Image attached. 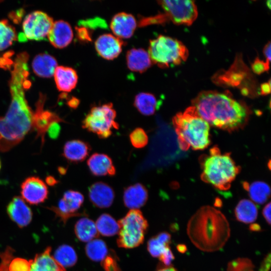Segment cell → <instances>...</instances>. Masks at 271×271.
Here are the masks:
<instances>
[{"mask_svg": "<svg viewBox=\"0 0 271 271\" xmlns=\"http://www.w3.org/2000/svg\"><path fill=\"white\" fill-rule=\"evenodd\" d=\"M271 43L269 41L264 47L263 52V54L266 58V61L267 62L269 63L270 61V47Z\"/></svg>", "mask_w": 271, "mask_h": 271, "instance_id": "cell-46", "label": "cell"}, {"mask_svg": "<svg viewBox=\"0 0 271 271\" xmlns=\"http://www.w3.org/2000/svg\"><path fill=\"white\" fill-rule=\"evenodd\" d=\"M123 42L120 39L111 34H103L99 36L95 42V49L103 58L112 60L121 52Z\"/></svg>", "mask_w": 271, "mask_h": 271, "instance_id": "cell-14", "label": "cell"}, {"mask_svg": "<svg viewBox=\"0 0 271 271\" xmlns=\"http://www.w3.org/2000/svg\"><path fill=\"white\" fill-rule=\"evenodd\" d=\"M158 3L166 18L175 24L190 25L198 16L197 8L193 1H160Z\"/></svg>", "mask_w": 271, "mask_h": 271, "instance_id": "cell-9", "label": "cell"}, {"mask_svg": "<svg viewBox=\"0 0 271 271\" xmlns=\"http://www.w3.org/2000/svg\"><path fill=\"white\" fill-rule=\"evenodd\" d=\"M91 150L86 142L74 140L67 142L64 146L63 156L68 161L78 163L84 161Z\"/></svg>", "mask_w": 271, "mask_h": 271, "instance_id": "cell-22", "label": "cell"}, {"mask_svg": "<svg viewBox=\"0 0 271 271\" xmlns=\"http://www.w3.org/2000/svg\"><path fill=\"white\" fill-rule=\"evenodd\" d=\"M7 211L11 219L20 228L29 225L32 219L31 208L20 196L13 197L7 205Z\"/></svg>", "mask_w": 271, "mask_h": 271, "instance_id": "cell-15", "label": "cell"}, {"mask_svg": "<svg viewBox=\"0 0 271 271\" xmlns=\"http://www.w3.org/2000/svg\"><path fill=\"white\" fill-rule=\"evenodd\" d=\"M1 160H0V169H1Z\"/></svg>", "mask_w": 271, "mask_h": 271, "instance_id": "cell-55", "label": "cell"}, {"mask_svg": "<svg viewBox=\"0 0 271 271\" xmlns=\"http://www.w3.org/2000/svg\"><path fill=\"white\" fill-rule=\"evenodd\" d=\"M251 68L255 73L260 74L269 69V63L256 58L251 64Z\"/></svg>", "mask_w": 271, "mask_h": 271, "instance_id": "cell-40", "label": "cell"}, {"mask_svg": "<svg viewBox=\"0 0 271 271\" xmlns=\"http://www.w3.org/2000/svg\"><path fill=\"white\" fill-rule=\"evenodd\" d=\"M159 258L167 266H169L172 264L173 260L175 259V257L170 247H168Z\"/></svg>", "mask_w": 271, "mask_h": 271, "instance_id": "cell-42", "label": "cell"}, {"mask_svg": "<svg viewBox=\"0 0 271 271\" xmlns=\"http://www.w3.org/2000/svg\"><path fill=\"white\" fill-rule=\"evenodd\" d=\"M60 130L61 127L58 122H55L50 125L47 131L50 138L56 139L58 137Z\"/></svg>", "mask_w": 271, "mask_h": 271, "instance_id": "cell-43", "label": "cell"}, {"mask_svg": "<svg viewBox=\"0 0 271 271\" xmlns=\"http://www.w3.org/2000/svg\"><path fill=\"white\" fill-rule=\"evenodd\" d=\"M266 4L267 6H268V8L270 9V1H267Z\"/></svg>", "mask_w": 271, "mask_h": 271, "instance_id": "cell-54", "label": "cell"}, {"mask_svg": "<svg viewBox=\"0 0 271 271\" xmlns=\"http://www.w3.org/2000/svg\"><path fill=\"white\" fill-rule=\"evenodd\" d=\"M84 201V196L79 192L68 190L64 194L57 206L49 207L54 212L56 216L59 217L64 224L73 217L86 215L85 213L78 212V210L82 206Z\"/></svg>", "mask_w": 271, "mask_h": 271, "instance_id": "cell-11", "label": "cell"}, {"mask_svg": "<svg viewBox=\"0 0 271 271\" xmlns=\"http://www.w3.org/2000/svg\"><path fill=\"white\" fill-rule=\"evenodd\" d=\"M31 264L32 259L14 257L9 264V271H30Z\"/></svg>", "mask_w": 271, "mask_h": 271, "instance_id": "cell-37", "label": "cell"}, {"mask_svg": "<svg viewBox=\"0 0 271 271\" xmlns=\"http://www.w3.org/2000/svg\"><path fill=\"white\" fill-rule=\"evenodd\" d=\"M134 105L142 114L151 115L155 113L158 103L156 97L153 94L141 92L136 96Z\"/></svg>", "mask_w": 271, "mask_h": 271, "instance_id": "cell-29", "label": "cell"}, {"mask_svg": "<svg viewBox=\"0 0 271 271\" xmlns=\"http://www.w3.org/2000/svg\"><path fill=\"white\" fill-rule=\"evenodd\" d=\"M67 104L70 107L76 108L79 104V100L76 98L72 97L68 101Z\"/></svg>", "mask_w": 271, "mask_h": 271, "instance_id": "cell-48", "label": "cell"}, {"mask_svg": "<svg viewBox=\"0 0 271 271\" xmlns=\"http://www.w3.org/2000/svg\"><path fill=\"white\" fill-rule=\"evenodd\" d=\"M53 257L64 268L74 266L77 261V255L75 250L67 244L59 246L55 250Z\"/></svg>", "mask_w": 271, "mask_h": 271, "instance_id": "cell-32", "label": "cell"}, {"mask_svg": "<svg viewBox=\"0 0 271 271\" xmlns=\"http://www.w3.org/2000/svg\"><path fill=\"white\" fill-rule=\"evenodd\" d=\"M46 181L50 186H53L58 183V181L52 176L47 177L46 179Z\"/></svg>", "mask_w": 271, "mask_h": 271, "instance_id": "cell-49", "label": "cell"}, {"mask_svg": "<svg viewBox=\"0 0 271 271\" xmlns=\"http://www.w3.org/2000/svg\"><path fill=\"white\" fill-rule=\"evenodd\" d=\"M249 228L252 231H259L260 229V226L257 224H253L250 226Z\"/></svg>", "mask_w": 271, "mask_h": 271, "instance_id": "cell-50", "label": "cell"}, {"mask_svg": "<svg viewBox=\"0 0 271 271\" xmlns=\"http://www.w3.org/2000/svg\"><path fill=\"white\" fill-rule=\"evenodd\" d=\"M116 114L110 103L94 106L82 121V126L100 138H107L111 135L112 129L118 128V124L115 121Z\"/></svg>", "mask_w": 271, "mask_h": 271, "instance_id": "cell-8", "label": "cell"}, {"mask_svg": "<svg viewBox=\"0 0 271 271\" xmlns=\"http://www.w3.org/2000/svg\"><path fill=\"white\" fill-rule=\"evenodd\" d=\"M199 162L201 180L220 190L229 189L240 171L230 153L222 154L217 147L212 148L208 154L201 156Z\"/></svg>", "mask_w": 271, "mask_h": 271, "instance_id": "cell-5", "label": "cell"}, {"mask_svg": "<svg viewBox=\"0 0 271 271\" xmlns=\"http://www.w3.org/2000/svg\"><path fill=\"white\" fill-rule=\"evenodd\" d=\"M172 122L177 136L179 148L183 151L191 148L202 150L211 143L210 125L191 106L183 112L177 113Z\"/></svg>", "mask_w": 271, "mask_h": 271, "instance_id": "cell-4", "label": "cell"}, {"mask_svg": "<svg viewBox=\"0 0 271 271\" xmlns=\"http://www.w3.org/2000/svg\"><path fill=\"white\" fill-rule=\"evenodd\" d=\"M169 247V245L164 243L156 235L151 238L147 243L148 251L154 257H159Z\"/></svg>", "mask_w": 271, "mask_h": 271, "instance_id": "cell-34", "label": "cell"}, {"mask_svg": "<svg viewBox=\"0 0 271 271\" xmlns=\"http://www.w3.org/2000/svg\"><path fill=\"white\" fill-rule=\"evenodd\" d=\"M14 54L12 51H9L5 53L3 57H0V68L9 69L13 65L14 61L9 58Z\"/></svg>", "mask_w": 271, "mask_h": 271, "instance_id": "cell-41", "label": "cell"}, {"mask_svg": "<svg viewBox=\"0 0 271 271\" xmlns=\"http://www.w3.org/2000/svg\"><path fill=\"white\" fill-rule=\"evenodd\" d=\"M24 13L23 9H21L16 12L10 13L9 17L14 22L18 23L21 21Z\"/></svg>", "mask_w": 271, "mask_h": 271, "instance_id": "cell-44", "label": "cell"}, {"mask_svg": "<svg viewBox=\"0 0 271 271\" xmlns=\"http://www.w3.org/2000/svg\"><path fill=\"white\" fill-rule=\"evenodd\" d=\"M187 234L193 244L205 252L221 249L230 235L229 223L220 211L210 206L199 209L190 219Z\"/></svg>", "mask_w": 271, "mask_h": 271, "instance_id": "cell-2", "label": "cell"}, {"mask_svg": "<svg viewBox=\"0 0 271 271\" xmlns=\"http://www.w3.org/2000/svg\"><path fill=\"white\" fill-rule=\"evenodd\" d=\"M253 267L250 260L239 258L228 263L227 271H254Z\"/></svg>", "mask_w": 271, "mask_h": 271, "instance_id": "cell-36", "label": "cell"}, {"mask_svg": "<svg viewBox=\"0 0 271 271\" xmlns=\"http://www.w3.org/2000/svg\"><path fill=\"white\" fill-rule=\"evenodd\" d=\"M54 79L56 86L59 91L70 92L73 89L78 81V75L73 68L59 66L55 69Z\"/></svg>", "mask_w": 271, "mask_h": 271, "instance_id": "cell-21", "label": "cell"}, {"mask_svg": "<svg viewBox=\"0 0 271 271\" xmlns=\"http://www.w3.org/2000/svg\"><path fill=\"white\" fill-rule=\"evenodd\" d=\"M87 164L91 173L94 176H113L115 174V169L111 159L105 154H93L88 159Z\"/></svg>", "mask_w": 271, "mask_h": 271, "instance_id": "cell-20", "label": "cell"}, {"mask_svg": "<svg viewBox=\"0 0 271 271\" xmlns=\"http://www.w3.org/2000/svg\"><path fill=\"white\" fill-rule=\"evenodd\" d=\"M237 220L244 223L253 222L257 218V209L253 202L248 199L241 200L235 208Z\"/></svg>", "mask_w": 271, "mask_h": 271, "instance_id": "cell-28", "label": "cell"}, {"mask_svg": "<svg viewBox=\"0 0 271 271\" xmlns=\"http://www.w3.org/2000/svg\"><path fill=\"white\" fill-rule=\"evenodd\" d=\"M157 271H177L173 267L168 266L158 269Z\"/></svg>", "mask_w": 271, "mask_h": 271, "instance_id": "cell-51", "label": "cell"}, {"mask_svg": "<svg viewBox=\"0 0 271 271\" xmlns=\"http://www.w3.org/2000/svg\"><path fill=\"white\" fill-rule=\"evenodd\" d=\"M59 171L60 173H61L62 175L65 174L66 172V169L63 168H59Z\"/></svg>", "mask_w": 271, "mask_h": 271, "instance_id": "cell-53", "label": "cell"}, {"mask_svg": "<svg viewBox=\"0 0 271 271\" xmlns=\"http://www.w3.org/2000/svg\"><path fill=\"white\" fill-rule=\"evenodd\" d=\"M270 202L268 203L262 210V215L269 225L270 224Z\"/></svg>", "mask_w": 271, "mask_h": 271, "instance_id": "cell-45", "label": "cell"}, {"mask_svg": "<svg viewBox=\"0 0 271 271\" xmlns=\"http://www.w3.org/2000/svg\"><path fill=\"white\" fill-rule=\"evenodd\" d=\"M177 249L181 252H184L186 250V247L184 245L179 244L177 246Z\"/></svg>", "mask_w": 271, "mask_h": 271, "instance_id": "cell-52", "label": "cell"}, {"mask_svg": "<svg viewBox=\"0 0 271 271\" xmlns=\"http://www.w3.org/2000/svg\"><path fill=\"white\" fill-rule=\"evenodd\" d=\"M14 250L11 247H7L5 251L0 252L1 261L0 271H9V266L11 260L14 258Z\"/></svg>", "mask_w": 271, "mask_h": 271, "instance_id": "cell-39", "label": "cell"}, {"mask_svg": "<svg viewBox=\"0 0 271 271\" xmlns=\"http://www.w3.org/2000/svg\"><path fill=\"white\" fill-rule=\"evenodd\" d=\"M243 186L251 199L257 204H264L270 197V187L264 182L255 181L251 184L244 182Z\"/></svg>", "mask_w": 271, "mask_h": 271, "instance_id": "cell-27", "label": "cell"}, {"mask_svg": "<svg viewBox=\"0 0 271 271\" xmlns=\"http://www.w3.org/2000/svg\"><path fill=\"white\" fill-rule=\"evenodd\" d=\"M117 260L114 252L108 254L101 262L104 271H121Z\"/></svg>", "mask_w": 271, "mask_h": 271, "instance_id": "cell-38", "label": "cell"}, {"mask_svg": "<svg viewBox=\"0 0 271 271\" xmlns=\"http://www.w3.org/2000/svg\"><path fill=\"white\" fill-rule=\"evenodd\" d=\"M148 53L152 63L161 68L180 64L189 55L187 48L181 41L164 35L150 41Z\"/></svg>", "mask_w": 271, "mask_h": 271, "instance_id": "cell-6", "label": "cell"}, {"mask_svg": "<svg viewBox=\"0 0 271 271\" xmlns=\"http://www.w3.org/2000/svg\"><path fill=\"white\" fill-rule=\"evenodd\" d=\"M17 33L14 27L7 20L0 21V51L9 46L17 39Z\"/></svg>", "mask_w": 271, "mask_h": 271, "instance_id": "cell-33", "label": "cell"}, {"mask_svg": "<svg viewBox=\"0 0 271 271\" xmlns=\"http://www.w3.org/2000/svg\"><path fill=\"white\" fill-rule=\"evenodd\" d=\"M148 199V190L140 183H137L126 188L123 195L125 206L130 209H138L142 207L146 203Z\"/></svg>", "mask_w": 271, "mask_h": 271, "instance_id": "cell-19", "label": "cell"}, {"mask_svg": "<svg viewBox=\"0 0 271 271\" xmlns=\"http://www.w3.org/2000/svg\"><path fill=\"white\" fill-rule=\"evenodd\" d=\"M11 102L5 116H0V151L6 152L19 144L32 129L33 112L19 84L10 86Z\"/></svg>", "mask_w": 271, "mask_h": 271, "instance_id": "cell-3", "label": "cell"}, {"mask_svg": "<svg viewBox=\"0 0 271 271\" xmlns=\"http://www.w3.org/2000/svg\"><path fill=\"white\" fill-rule=\"evenodd\" d=\"M32 64L33 70L37 76L46 78L52 77L58 66L56 59L45 53L37 55Z\"/></svg>", "mask_w": 271, "mask_h": 271, "instance_id": "cell-25", "label": "cell"}, {"mask_svg": "<svg viewBox=\"0 0 271 271\" xmlns=\"http://www.w3.org/2000/svg\"><path fill=\"white\" fill-rule=\"evenodd\" d=\"M74 232L77 238L82 242H88L99 235L95 223L87 217H82L76 222Z\"/></svg>", "mask_w": 271, "mask_h": 271, "instance_id": "cell-26", "label": "cell"}, {"mask_svg": "<svg viewBox=\"0 0 271 271\" xmlns=\"http://www.w3.org/2000/svg\"><path fill=\"white\" fill-rule=\"evenodd\" d=\"M117 222L119 226L117 239L118 247L133 248L143 243L148 223L140 210L130 209Z\"/></svg>", "mask_w": 271, "mask_h": 271, "instance_id": "cell-7", "label": "cell"}, {"mask_svg": "<svg viewBox=\"0 0 271 271\" xmlns=\"http://www.w3.org/2000/svg\"><path fill=\"white\" fill-rule=\"evenodd\" d=\"M87 256L94 261H101L108 254L105 242L102 239L95 238L88 242L85 247Z\"/></svg>", "mask_w": 271, "mask_h": 271, "instance_id": "cell-31", "label": "cell"}, {"mask_svg": "<svg viewBox=\"0 0 271 271\" xmlns=\"http://www.w3.org/2000/svg\"><path fill=\"white\" fill-rule=\"evenodd\" d=\"M51 247H47L42 252L37 254L32 259L30 271H66L51 255Z\"/></svg>", "mask_w": 271, "mask_h": 271, "instance_id": "cell-24", "label": "cell"}, {"mask_svg": "<svg viewBox=\"0 0 271 271\" xmlns=\"http://www.w3.org/2000/svg\"><path fill=\"white\" fill-rule=\"evenodd\" d=\"M23 199L31 205L44 202L48 198V190L46 184L39 177L27 178L21 185Z\"/></svg>", "mask_w": 271, "mask_h": 271, "instance_id": "cell-13", "label": "cell"}, {"mask_svg": "<svg viewBox=\"0 0 271 271\" xmlns=\"http://www.w3.org/2000/svg\"><path fill=\"white\" fill-rule=\"evenodd\" d=\"M46 96L40 93L36 103V110L33 113L32 129L37 132L36 138H41L42 144L45 141V134L50 125L55 122L64 120L55 113L44 109Z\"/></svg>", "mask_w": 271, "mask_h": 271, "instance_id": "cell-12", "label": "cell"}, {"mask_svg": "<svg viewBox=\"0 0 271 271\" xmlns=\"http://www.w3.org/2000/svg\"><path fill=\"white\" fill-rule=\"evenodd\" d=\"M192 104L209 125L228 132L243 128L250 114L245 104L226 92L203 91L192 101Z\"/></svg>", "mask_w": 271, "mask_h": 271, "instance_id": "cell-1", "label": "cell"}, {"mask_svg": "<svg viewBox=\"0 0 271 271\" xmlns=\"http://www.w3.org/2000/svg\"><path fill=\"white\" fill-rule=\"evenodd\" d=\"M126 63L131 71L142 73L150 67L152 61L148 52L142 48H132L126 54Z\"/></svg>", "mask_w": 271, "mask_h": 271, "instance_id": "cell-23", "label": "cell"}, {"mask_svg": "<svg viewBox=\"0 0 271 271\" xmlns=\"http://www.w3.org/2000/svg\"><path fill=\"white\" fill-rule=\"evenodd\" d=\"M95 225L98 233L110 237L117 234L119 226L115 219L107 213L101 214L96 220Z\"/></svg>", "mask_w": 271, "mask_h": 271, "instance_id": "cell-30", "label": "cell"}, {"mask_svg": "<svg viewBox=\"0 0 271 271\" xmlns=\"http://www.w3.org/2000/svg\"><path fill=\"white\" fill-rule=\"evenodd\" d=\"M131 145L137 149L145 147L148 143V137L145 131L142 128L134 129L129 134Z\"/></svg>", "mask_w": 271, "mask_h": 271, "instance_id": "cell-35", "label": "cell"}, {"mask_svg": "<svg viewBox=\"0 0 271 271\" xmlns=\"http://www.w3.org/2000/svg\"><path fill=\"white\" fill-rule=\"evenodd\" d=\"M270 92V83L269 80L268 83H264L260 86V94L261 95H267Z\"/></svg>", "mask_w": 271, "mask_h": 271, "instance_id": "cell-47", "label": "cell"}, {"mask_svg": "<svg viewBox=\"0 0 271 271\" xmlns=\"http://www.w3.org/2000/svg\"><path fill=\"white\" fill-rule=\"evenodd\" d=\"M137 25L136 20L133 15L120 12L112 18L110 28L114 35L118 38H128L132 36Z\"/></svg>", "mask_w": 271, "mask_h": 271, "instance_id": "cell-17", "label": "cell"}, {"mask_svg": "<svg viewBox=\"0 0 271 271\" xmlns=\"http://www.w3.org/2000/svg\"><path fill=\"white\" fill-rule=\"evenodd\" d=\"M88 196L90 201L95 206L105 208L112 205L114 199V192L107 184L98 182L90 187Z\"/></svg>", "mask_w": 271, "mask_h": 271, "instance_id": "cell-18", "label": "cell"}, {"mask_svg": "<svg viewBox=\"0 0 271 271\" xmlns=\"http://www.w3.org/2000/svg\"><path fill=\"white\" fill-rule=\"evenodd\" d=\"M52 18L46 13L36 11L27 15L23 23L25 38L36 41L45 40L53 24Z\"/></svg>", "mask_w": 271, "mask_h": 271, "instance_id": "cell-10", "label": "cell"}, {"mask_svg": "<svg viewBox=\"0 0 271 271\" xmlns=\"http://www.w3.org/2000/svg\"><path fill=\"white\" fill-rule=\"evenodd\" d=\"M73 31L70 24L64 21L58 20L53 23L47 37L50 43L55 48H63L71 42Z\"/></svg>", "mask_w": 271, "mask_h": 271, "instance_id": "cell-16", "label": "cell"}]
</instances>
